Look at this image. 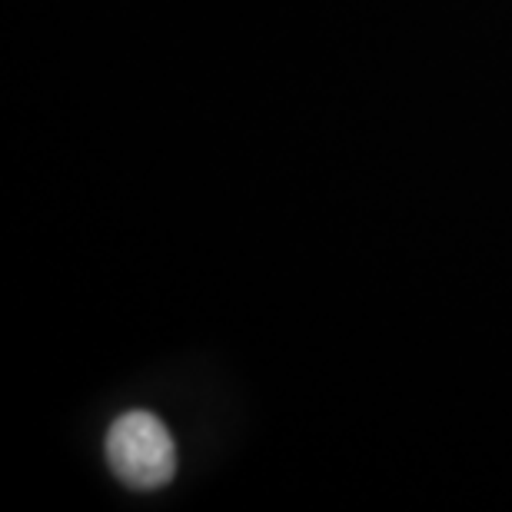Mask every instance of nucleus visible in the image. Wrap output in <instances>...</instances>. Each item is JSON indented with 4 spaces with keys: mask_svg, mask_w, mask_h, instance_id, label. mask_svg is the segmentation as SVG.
I'll return each instance as SVG.
<instances>
[{
    "mask_svg": "<svg viewBox=\"0 0 512 512\" xmlns=\"http://www.w3.org/2000/svg\"><path fill=\"white\" fill-rule=\"evenodd\" d=\"M107 459L114 476L133 489H160L177 473V446L153 413L120 416L107 433Z\"/></svg>",
    "mask_w": 512,
    "mask_h": 512,
    "instance_id": "nucleus-1",
    "label": "nucleus"
}]
</instances>
